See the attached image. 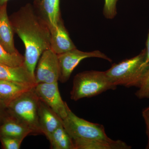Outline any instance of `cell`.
Masks as SVG:
<instances>
[{"label": "cell", "instance_id": "obj_15", "mask_svg": "<svg viewBox=\"0 0 149 149\" xmlns=\"http://www.w3.org/2000/svg\"><path fill=\"white\" fill-rule=\"evenodd\" d=\"M32 132L26 125L10 115L0 125V137L24 139Z\"/></svg>", "mask_w": 149, "mask_h": 149}, {"label": "cell", "instance_id": "obj_9", "mask_svg": "<svg viewBox=\"0 0 149 149\" xmlns=\"http://www.w3.org/2000/svg\"><path fill=\"white\" fill-rule=\"evenodd\" d=\"M50 49L56 54L64 53L76 48L70 37L62 18L56 26L50 29Z\"/></svg>", "mask_w": 149, "mask_h": 149}, {"label": "cell", "instance_id": "obj_19", "mask_svg": "<svg viewBox=\"0 0 149 149\" xmlns=\"http://www.w3.org/2000/svg\"><path fill=\"white\" fill-rule=\"evenodd\" d=\"M139 88L136 96L139 99H149V65Z\"/></svg>", "mask_w": 149, "mask_h": 149}, {"label": "cell", "instance_id": "obj_3", "mask_svg": "<svg viewBox=\"0 0 149 149\" xmlns=\"http://www.w3.org/2000/svg\"><path fill=\"white\" fill-rule=\"evenodd\" d=\"M116 88L109 80L105 71H84L74 77L70 98L77 101L84 98L95 97L108 90H115Z\"/></svg>", "mask_w": 149, "mask_h": 149}, {"label": "cell", "instance_id": "obj_25", "mask_svg": "<svg viewBox=\"0 0 149 149\" xmlns=\"http://www.w3.org/2000/svg\"><path fill=\"white\" fill-rule=\"evenodd\" d=\"M9 0H0V6L5 4L6 3H7L8 1ZM35 2L37 3H38L41 0H34Z\"/></svg>", "mask_w": 149, "mask_h": 149}, {"label": "cell", "instance_id": "obj_16", "mask_svg": "<svg viewBox=\"0 0 149 149\" xmlns=\"http://www.w3.org/2000/svg\"><path fill=\"white\" fill-rule=\"evenodd\" d=\"M37 4V11L47 23L50 29L56 26L61 18L60 0H41Z\"/></svg>", "mask_w": 149, "mask_h": 149}, {"label": "cell", "instance_id": "obj_24", "mask_svg": "<svg viewBox=\"0 0 149 149\" xmlns=\"http://www.w3.org/2000/svg\"><path fill=\"white\" fill-rule=\"evenodd\" d=\"M146 63H149V31L148 34V38L146 43Z\"/></svg>", "mask_w": 149, "mask_h": 149}, {"label": "cell", "instance_id": "obj_10", "mask_svg": "<svg viewBox=\"0 0 149 149\" xmlns=\"http://www.w3.org/2000/svg\"><path fill=\"white\" fill-rule=\"evenodd\" d=\"M38 123L42 134L48 139L60 125L62 120L50 108L40 100L38 106Z\"/></svg>", "mask_w": 149, "mask_h": 149}, {"label": "cell", "instance_id": "obj_26", "mask_svg": "<svg viewBox=\"0 0 149 149\" xmlns=\"http://www.w3.org/2000/svg\"><path fill=\"white\" fill-rule=\"evenodd\" d=\"M143 114L149 115V107L144 110L143 112Z\"/></svg>", "mask_w": 149, "mask_h": 149}, {"label": "cell", "instance_id": "obj_14", "mask_svg": "<svg viewBox=\"0 0 149 149\" xmlns=\"http://www.w3.org/2000/svg\"><path fill=\"white\" fill-rule=\"evenodd\" d=\"M0 80L37 85L35 77L24 64L21 66L12 67L0 63Z\"/></svg>", "mask_w": 149, "mask_h": 149}, {"label": "cell", "instance_id": "obj_11", "mask_svg": "<svg viewBox=\"0 0 149 149\" xmlns=\"http://www.w3.org/2000/svg\"><path fill=\"white\" fill-rule=\"evenodd\" d=\"M14 32L6 3L0 6V44L11 54L19 52L14 45Z\"/></svg>", "mask_w": 149, "mask_h": 149}, {"label": "cell", "instance_id": "obj_1", "mask_svg": "<svg viewBox=\"0 0 149 149\" xmlns=\"http://www.w3.org/2000/svg\"><path fill=\"white\" fill-rule=\"evenodd\" d=\"M9 18L14 32L24 43V65L35 77V68L40 56L44 51L51 49L49 27L30 3L21 7Z\"/></svg>", "mask_w": 149, "mask_h": 149}, {"label": "cell", "instance_id": "obj_8", "mask_svg": "<svg viewBox=\"0 0 149 149\" xmlns=\"http://www.w3.org/2000/svg\"><path fill=\"white\" fill-rule=\"evenodd\" d=\"M34 89L39 99L49 107L62 120L66 117L67 104L62 99L58 82L37 84Z\"/></svg>", "mask_w": 149, "mask_h": 149}, {"label": "cell", "instance_id": "obj_2", "mask_svg": "<svg viewBox=\"0 0 149 149\" xmlns=\"http://www.w3.org/2000/svg\"><path fill=\"white\" fill-rule=\"evenodd\" d=\"M146 50L145 49L138 55L112 65L105 72L107 77L117 86L139 87L149 63H146Z\"/></svg>", "mask_w": 149, "mask_h": 149}, {"label": "cell", "instance_id": "obj_21", "mask_svg": "<svg viewBox=\"0 0 149 149\" xmlns=\"http://www.w3.org/2000/svg\"><path fill=\"white\" fill-rule=\"evenodd\" d=\"M24 139L8 137H0L2 148L4 149H19Z\"/></svg>", "mask_w": 149, "mask_h": 149}, {"label": "cell", "instance_id": "obj_12", "mask_svg": "<svg viewBox=\"0 0 149 149\" xmlns=\"http://www.w3.org/2000/svg\"><path fill=\"white\" fill-rule=\"evenodd\" d=\"M74 149H129L123 141L109 139H72Z\"/></svg>", "mask_w": 149, "mask_h": 149}, {"label": "cell", "instance_id": "obj_18", "mask_svg": "<svg viewBox=\"0 0 149 149\" xmlns=\"http://www.w3.org/2000/svg\"><path fill=\"white\" fill-rule=\"evenodd\" d=\"M24 57L19 52L11 54L0 44V63L12 67L21 66L24 63Z\"/></svg>", "mask_w": 149, "mask_h": 149}, {"label": "cell", "instance_id": "obj_13", "mask_svg": "<svg viewBox=\"0 0 149 149\" xmlns=\"http://www.w3.org/2000/svg\"><path fill=\"white\" fill-rule=\"evenodd\" d=\"M36 85L0 80V101L7 106L10 102Z\"/></svg>", "mask_w": 149, "mask_h": 149}, {"label": "cell", "instance_id": "obj_4", "mask_svg": "<svg viewBox=\"0 0 149 149\" xmlns=\"http://www.w3.org/2000/svg\"><path fill=\"white\" fill-rule=\"evenodd\" d=\"M34 88L12 101L7 108L10 116L26 125L32 130V135H37L42 133L38 123L40 99Z\"/></svg>", "mask_w": 149, "mask_h": 149}, {"label": "cell", "instance_id": "obj_6", "mask_svg": "<svg viewBox=\"0 0 149 149\" xmlns=\"http://www.w3.org/2000/svg\"><path fill=\"white\" fill-rule=\"evenodd\" d=\"M58 57L59 66L58 81L62 83H66L68 81L74 68L84 59L98 58L106 60L110 62H112L109 57L100 51L84 52L79 50L77 48L58 55Z\"/></svg>", "mask_w": 149, "mask_h": 149}, {"label": "cell", "instance_id": "obj_20", "mask_svg": "<svg viewBox=\"0 0 149 149\" xmlns=\"http://www.w3.org/2000/svg\"><path fill=\"white\" fill-rule=\"evenodd\" d=\"M117 1L118 0H105L103 13L106 18L112 19L116 16Z\"/></svg>", "mask_w": 149, "mask_h": 149}, {"label": "cell", "instance_id": "obj_7", "mask_svg": "<svg viewBox=\"0 0 149 149\" xmlns=\"http://www.w3.org/2000/svg\"><path fill=\"white\" fill-rule=\"evenodd\" d=\"M35 70L36 84L52 83L58 81L59 77L58 55L51 49L44 51L40 56Z\"/></svg>", "mask_w": 149, "mask_h": 149}, {"label": "cell", "instance_id": "obj_5", "mask_svg": "<svg viewBox=\"0 0 149 149\" xmlns=\"http://www.w3.org/2000/svg\"><path fill=\"white\" fill-rule=\"evenodd\" d=\"M67 115L63 125L72 139H109L103 125L78 117L67 106Z\"/></svg>", "mask_w": 149, "mask_h": 149}, {"label": "cell", "instance_id": "obj_22", "mask_svg": "<svg viewBox=\"0 0 149 149\" xmlns=\"http://www.w3.org/2000/svg\"><path fill=\"white\" fill-rule=\"evenodd\" d=\"M9 116L6 106L0 101V125Z\"/></svg>", "mask_w": 149, "mask_h": 149}, {"label": "cell", "instance_id": "obj_17", "mask_svg": "<svg viewBox=\"0 0 149 149\" xmlns=\"http://www.w3.org/2000/svg\"><path fill=\"white\" fill-rule=\"evenodd\" d=\"M53 149H74L71 137L61 124L48 138Z\"/></svg>", "mask_w": 149, "mask_h": 149}, {"label": "cell", "instance_id": "obj_23", "mask_svg": "<svg viewBox=\"0 0 149 149\" xmlns=\"http://www.w3.org/2000/svg\"><path fill=\"white\" fill-rule=\"evenodd\" d=\"M147 127V133L148 137V148H149V115L143 114Z\"/></svg>", "mask_w": 149, "mask_h": 149}]
</instances>
